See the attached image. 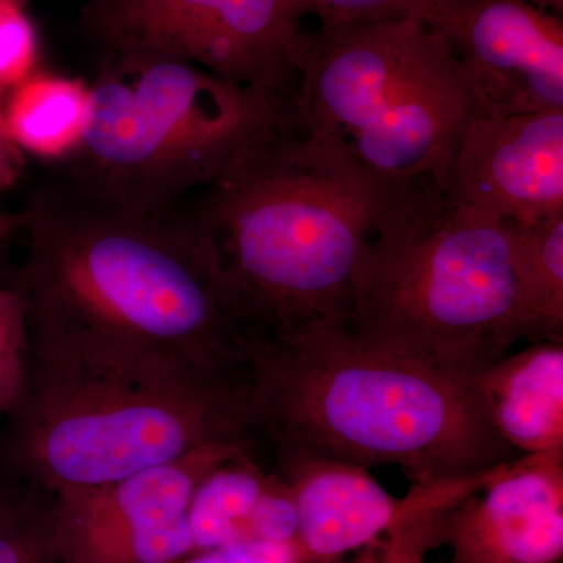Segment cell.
Returning a JSON list of instances; mask_svg holds the SVG:
<instances>
[{
    "label": "cell",
    "mask_w": 563,
    "mask_h": 563,
    "mask_svg": "<svg viewBox=\"0 0 563 563\" xmlns=\"http://www.w3.org/2000/svg\"><path fill=\"white\" fill-rule=\"evenodd\" d=\"M290 109L190 63L107 55L60 176L132 209L177 210Z\"/></svg>",
    "instance_id": "8992f818"
},
{
    "label": "cell",
    "mask_w": 563,
    "mask_h": 563,
    "mask_svg": "<svg viewBox=\"0 0 563 563\" xmlns=\"http://www.w3.org/2000/svg\"><path fill=\"white\" fill-rule=\"evenodd\" d=\"M173 563H312L298 542L239 540L195 551Z\"/></svg>",
    "instance_id": "603a6c76"
},
{
    "label": "cell",
    "mask_w": 563,
    "mask_h": 563,
    "mask_svg": "<svg viewBox=\"0 0 563 563\" xmlns=\"http://www.w3.org/2000/svg\"><path fill=\"white\" fill-rule=\"evenodd\" d=\"M295 109L393 190L444 195L476 113L450 47L413 16L318 31Z\"/></svg>",
    "instance_id": "52a82bcc"
},
{
    "label": "cell",
    "mask_w": 563,
    "mask_h": 563,
    "mask_svg": "<svg viewBox=\"0 0 563 563\" xmlns=\"http://www.w3.org/2000/svg\"><path fill=\"white\" fill-rule=\"evenodd\" d=\"M442 540L450 563H562L563 450L507 462L448 510Z\"/></svg>",
    "instance_id": "8fae6325"
},
{
    "label": "cell",
    "mask_w": 563,
    "mask_h": 563,
    "mask_svg": "<svg viewBox=\"0 0 563 563\" xmlns=\"http://www.w3.org/2000/svg\"><path fill=\"white\" fill-rule=\"evenodd\" d=\"M29 329L16 288L0 287V415L20 402L27 383Z\"/></svg>",
    "instance_id": "d6986e66"
},
{
    "label": "cell",
    "mask_w": 563,
    "mask_h": 563,
    "mask_svg": "<svg viewBox=\"0 0 563 563\" xmlns=\"http://www.w3.org/2000/svg\"><path fill=\"white\" fill-rule=\"evenodd\" d=\"M512 225L518 280L539 340H563V214Z\"/></svg>",
    "instance_id": "e0dca14e"
},
{
    "label": "cell",
    "mask_w": 563,
    "mask_h": 563,
    "mask_svg": "<svg viewBox=\"0 0 563 563\" xmlns=\"http://www.w3.org/2000/svg\"><path fill=\"white\" fill-rule=\"evenodd\" d=\"M446 198L506 224L563 214V110L474 113L455 152Z\"/></svg>",
    "instance_id": "30bf717a"
},
{
    "label": "cell",
    "mask_w": 563,
    "mask_h": 563,
    "mask_svg": "<svg viewBox=\"0 0 563 563\" xmlns=\"http://www.w3.org/2000/svg\"><path fill=\"white\" fill-rule=\"evenodd\" d=\"M0 431L10 485L99 487L221 440H254L250 383L29 342L27 383Z\"/></svg>",
    "instance_id": "277c9868"
},
{
    "label": "cell",
    "mask_w": 563,
    "mask_h": 563,
    "mask_svg": "<svg viewBox=\"0 0 563 563\" xmlns=\"http://www.w3.org/2000/svg\"><path fill=\"white\" fill-rule=\"evenodd\" d=\"M309 0H88L85 31L107 55L190 63L295 106L317 40Z\"/></svg>",
    "instance_id": "ba28073f"
},
{
    "label": "cell",
    "mask_w": 563,
    "mask_h": 563,
    "mask_svg": "<svg viewBox=\"0 0 563 563\" xmlns=\"http://www.w3.org/2000/svg\"><path fill=\"white\" fill-rule=\"evenodd\" d=\"M252 448L254 440H221L114 483L55 493L49 520L58 563L181 517L211 468Z\"/></svg>",
    "instance_id": "7c38bea8"
},
{
    "label": "cell",
    "mask_w": 563,
    "mask_h": 563,
    "mask_svg": "<svg viewBox=\"0 0 563 563\" xmlns=\"http://www.w3.org/2000/svg\"><path fill=\"white\" fill-rule=\"evenodd\" d=\"M318 31L331 32L372 22L413 16L421 20L433 0H309Z\"/></svg>",
    "instance_id": "7402d4cb"
},
{
    "label": "cell",
    "mask_w": 563,
    "mask_h": 563,
    "mask_svg": "<svg viewBox=\"0 0 563 563\" xmlns=\"http://www.w3.org/2000/svg\"><path fill=\"white\" fill-rule=\"evenodd\" d=\"M254 451L220 463L196 485L187 509L192 550L244 540L255 510L279 477L254 457Z\"/></svg>",
    "instance_id": "2e32d148"
},
{
    "label": "cell",
    "mask_w": 563,
    "mask_h": 563,
    "mask_svg": "<svg viewBox=\"0 0 563 563\" xmlns=\"http://www.w3.org/2000/svg\"><path fill=\"white\" fill-rule=\"evenodd\" d=\"M24 231L29 342L250 383L254 350L180 207L132 209L57 174Z\"/></svg>",
    "instance_id": "6da1fadb"
},
{
    "label": "cell",
    "mask_w": 563,
    "mask_h": 563,
    "mask_svg": "<svg viewBox=\"0 0 563 563\" xmlns=\"http://www.w3.org/2000/svg\"><path fill=\"white\" fill-rule=\"evenodd\" d=\"M473 380L493 428L515 453L563 450V340H536Z\"/></svg>",
    "instance_id": "5bb4252c"
},
{
    "label": "cell",
    "mask_w": 563,
    "mask_h": 563,
    "mask_svg": "<svg viewBox=\"0 0 563 563\" xmlns=\"http://www.w3.org/2000/svg\"><path fill=\"white\" fill-rule=\"evenodd\" d=\"M24 225L25 211L10 213V211L0 210V242L18 231H24Z\"/></svg>",
    "instance_id": "d4e9b609"
},
{
    "label": "cell",
    "mask_w": 563,
    "mask_h": 563,
    "mask_svg": "<svg viewBox=\"0 0 563 563\" xmlns=\"http://www.w3.org/2000/svg\"><path fill=\"white\" fill-rule=\"evenodd\" d=\"M21 3H24V0H20Z\"/></svg>",
    "instance_id": "484cf974"
},
{
    "label": "cell",
    "mask_w": 563,
    "mask_h": 563,
    "mask_svg": "<svg viewBox=\"0 0 563 563\" xmlns=\"http://www.w3.org/2000/svg\"><path fill=\"white\" fill-rule=\"evenodd\" d=\"M274 472L298 515L296 542L312 563H335L395 531L412 496L390 495L369 470L301 448L273 446Z\"/></svg>",
    "instance_id": "4fadbf2b"
},
{
    "label": "cell",
    "mask_w": 563,
    "mask_h": 563,
    "mask_svg": "<svg viewBox=\"0 0 563 563\" xmlns=\"http://www.w3.org/2000/svg\"><path fill=\"white\" fill-rule=\"evenodd\" d=\"M22 157L20 147L10 139L0 113V190L9 187L20 176Z\"/></svg>",
    "instance_id": "cb8c5ba5"
},
{
    "label": "cell",
    "mask_w": 563,
    "mask_h": 563,
    "mask_svg": "<svg viewBox=\"0 0 563 563\" xmlns=\"http://www.w3.org/2000/svg\"><path fill=\"white\" fill-rule=\"evenodd\" d=\"M90 107V85L35 73L11 91L3 124L20 150L54 162L79 146Z\"/></svg>",
    "instance_id": "9a60e30c"
},
{
    "label": "cell",
    "mask_w": 563,
    "mask_h": 563,
    "mask_svg": "<svg viewBox=\"0 0 563 563\" xmlns=\"http://www.w3.org/2000/svg\"><path fill=\"white\" fill-rule=\"evenodd\" d=\"M421 21L450 47L476 113L563 110V0H433Z\"/></svg>",
    "instance_id": "9c48e42d"
},
{
    "label": "cell",
    "mask_w": 563,
    "mask_h": 563,
    "mask_svg": "<svg viewBox=\"0 0 563 563\" xmlns=\"http://www.w3.org/2000/svg\"><path fill=\"white\" fill-rule=\"evenodd\" d=\"M358 339L459 376H476L515 344L536 342L512 225L444 192L406 196L377 225L352 285Z\"/></svg>",
    "instance_id": "5b68a950"
},
{
    "label": "cell",
    "mask_w": 563,
    "mask_h": 563,
    "mask_svg": "<svg viewBox=\"0 0 563 563\" xmlns=\"http://www.w3.org/2000/svg\"><path fill=\"white\" fill-rule=\"evenodd\" d=\"M442 547L439 517L413 510L384 539L335 563H428L426 555Z\"/></svg>",
    "instance_id": "ffe728a7"
},
{
    "label": "cell",
    "mask_w": 563,
    "mask_h": 563,
    "mask_svg": "<svg viewBox=\"0 0 563 563\" xmlns=\"http://www.w3.org/2000/svg\"><path fill=\"white\" fill-rule=\"evenodd\" d=\"M0 563H58L49 496L14 485L0 488Z\"/></svg>",
    "instance_id": "ac0fdd59"
},
{
    "label": "cell",
    "mask_w": 563,
    "mask_h": 563,
    "mask_svg": "<svg viewBox=\"0 0 563 563\" xmlns=\"http://www.w3.org/2000/svg\"><path fill=\"white\" fill-rule=\"evenodd\" d=\"M0 113H2V111H0Z\"/></svg>",
    "instance_id": "4316f807"
},
{
    "label": "cell",
    "mask_w": 563,
    "mask_h": 563,
    "mask_svg": "<svg viewBox=\"0 0 563 563\" xmlns=\"http://www.w3.org/2000/svg\"><path fill=\"white\" fill-rule=\"evenodd\" d=\"M38 43L20 0H0V95L35 74Z\"/></svg>",
    "instance_id": "44dd1931"
},
{
    "label": "cell",
    "mask_w": 563,
    "mask_h": 563,
    "mask_svg": "<svg viewBox=\"0 0 563 563\" xmlns=\"http://www.w3.org/2000/svg\"><path fill=\"white\" fill-rule=\"evenodd\" d=\"M295 107L231 169L181 203L254 347L346 324L377 225L402 198Z\"/></svg>",
    "instance_id": "7a4b0ae2"
},
{
    "label": "cell",
    "mask_w": 563,
    "mask_h": 563,
    "mask_svg": "<svg viewBox=\"0 0 563 563\" xmlns=\"http://www.w3.org/2000/svg\"><path fill=\"white\" fill-rule=\"evenodd\" d=\"M254 439L369 470L398 466L412 485L465 479L514 459L473 377L358 339L346 324L258 346L250 374Z\"/></svg>",
    "instance_id": "3957f363"
}]
</instances>
